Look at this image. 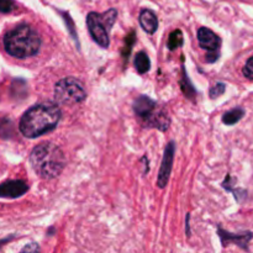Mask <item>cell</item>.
Returning a JSON list of instances; mask_svg holds the SVG:
<instances>
[{"label": "cell", "mask_w": 253, "mask_h": 253, "mask_svg": "<svg viewBox=\"0 0 253 253\" xmlns=\"http://www.w3.org/2000/svg\"><path fill=\"white\" fill-rule=\"evenodd\" d=\"M133 43H135V32H131V34L126 37L125 48H124V52H123L124 59H125L126 62H127L128 56H130V52H131V49H132Z\"/></svg>", "instance_id": "obj_18"}, {"label": "cell", "mask_w": 253, "mask_h": 253, "mask_svg": "<svg viewBox=\"0 0 253 253\" xmlns=\"http://www.w3.org/2000/svg\"><path fill=\"white\" fill-rule=\"evenodd\" d=\"M135 67L140 74H143L146 73V72L150 71L151 61L150 58H148L147 53H145V52H138V53L136 54Z\"/></svg>", "instance_id": "obj_13"}, {"label": "cell", "mask_w": 253, "mask_h": 253, "mask_svg": "<svg viewBox=\"0 0 253 253\" xmlns=\"http://www.w3.org/2000/svg\"><path fill=\"white\" fill-rule=\"evenodd\" d=\"M174 151H175V143L169 142L165 150V155H163L162 165H161L160 173H158L157 185L163 189L167 185L168 179H169L170 172H172L173 160H174Z\"/></svg>", "instance_id": "obj_9"}, {"label": "cell", "mask_w": 253, "mask_h": 253, "mask_svg": "<svg viewBox=\"0 0 253 253\" xmlns=\"http://www.w3.org/2000/svg\"><path fill=\"white\" fill-rule=\"evenodd\" d=\"M41 47V37L32 26L19 25L4 36V48L15 58L24 59L35 56Z\"/></svg>", "instance_id": "obj_3"}, {"label": "cell", "mask_w": 253, "mask_h": 253, "mask_svg": "<svg viewBox=\"0 0 253 253\" xmlns=\"http://www.w3.org/2000/svg\"><path fill=\"white\" fill-rule=\"evenodd\" d=\"M85 98L86 93L83 84L73 77L61 79L54 86V99L63 105L79 104Z\"/></svg>", "instance_id": "obj_5"}, {"label": "cell", "mask_w": 253, "mask_h": 253, "mask_svg": "<svg viewBox=\"0 0 253 253\" xmlns=\"http://www.w3.org/2000/svg\"><path fill=\"white\" fill-rule=\"evenodd\" d=\"M30 163L40 177L52 179L62 173L66 166V158L58 146L51 142H43L32 150Z\"/></svg>", "instance_id": "obj_2"}, {"label": "cell", "mask_w": 253, "mask_h": 253, "mask_svg": "<svg viewBox=\"0 0 253 253\" xmlns=\"http://www.w3.org/2000/svg\"><path fill=\"white\" fill-rule=\"evenodd\" d=\"M140 24L147 34H155L158 29V19L155 12L145 9L140 14Z\"/></svg>", "instance_id": "obj_11"}, {"label": "cell", "mask_w": 253, "mask_h": 253, "mask_svg": "<svg viewBox=\"0 0 253 253\" xmlns=\"http://www.w3.org/2000/svg\"><path fill=\"white\" fill-rule=\"evenodd\" d=\"M61 120V110L53 103H41L30 108L22 115L19 128L27 138H35L49 132Z\"/></svg>", "instance_id": "obj_1"}, {"label": "cell", "mask_w": 253, "mask_h": 253, "mask_svg": "<svg viewBox=\"0 0 253 253\" xmlns=\"http://www.w3.org/2000/svg\"><path fill=\"white\" fill-rule=\"evenodd\" d=\"M12 123L9 119H2L0 120V136L2 138H9L12 133Z\"/></svg>", "instance_id": "obj_16"}, {"label": "cell", "mask_w": 253, "mask_h": 253, "mask_svg": "<svg viewBox=\"0 0 253 253\" xmlns=\"http://www.w3.org/2000/svg\"><path fill=\"white\" fill-rule=\"evenodd\" d=\"M226 85L224 83H216L211 89H210V96L211 98H217V96L222 95L225 93Z\"/></svg>", "instance_id": "obj_19"}, {"label": "cell", "mask_w": 253, "mask_h": 253, "mask_svg": "<svg viewBox=\"0 0 253 253\" xmlns=\"http://www.w3.org/2000/svg\"><path fill=\"white\" fill-rule=\"evenodd\" d=\"M183 46V34L180 30H175L172 34L169 35V39H168V48L170 51L178 48V47Z\"/></svg>", "instance_id": "obj_15"}, {"label": "cell", "mask_w": 253, "mask_h": 253, "mask_svg": "<svg viewBox=\"0 0 253 253\" xmlns=\"http://www.w3.org/2000/svg\"><path fill=\"white\" fill-rule=\"evenodd\" d=\"M180 84H182L183 93H184L185 95H187L189 99L194 98L195 89H194V86L192 85V83H190L189 78H188L187 72H185L184 67H183V71H182V83H180Z\"/></svg>", "instance_id": "obj_14"}, {"label": "cell", "mask_w": 253, "mask_h": 253, "mask_svg": "<svg viewBox=\"0 0 253 253\" xmlns=\"http://www.w3.org/2000/svg\"><path fill=\"white\" fill-rule=\"evenodd\" d=\"M10 240H11V237H9V239H4V240H0V249H1L2 246H4L5 244H6V242H9Z\"/></svg>", "instance_id": "obj_23"}, {"label": "cell", "mask_w": 253, "mask_h": 253, "mask_svg": "<svg viewBox=\"0 0 253 253\" xmlns=\"http://www.w3.org/2000/svg\"><path fill=\"white\" fill-rule=\"evenodd\" d=\"M15 7V2L12 0H0V12H11Z\"/></svg>", "instance_id": "obj_21"}, {"label": "cell", "mask_w": 253, "mask_h": 253, "mask_svg": "<svg viewBox=\"0 0 253 253\" xmlns=\"http://www.w3.org/2000/svg\"><path fill=\"white\" fill-rule=\"evenodd\" d=\"M133 111L148 127H156L166 131L170 124L167 111L158 108L157 103L148 96L140 95L136 98L133 101Z\"/></svg>", "instance_id": "obj_4"}, {"label": "cell", "mask_w": 253, "mask_h": 253, "mask_svg": "<svg viewBox=\"0 0 253 253\" xmlns=\"http://www.w3.org/2000/svg\"><path fill=\"white\" fill-rule=\"evenodd\" d=\"M198 40L203 49L208 51L207 61L215 62L220 56V46H221V39L208 27H200L198 31Z\"/></svg>", "instance_id": "obj_7"}, {"label": "cell", "mask_w": 253, "mask_h": 253, "mask_svg": "<svg viewBox=\"0 0 253 253\" xmlns=\"http://www.w3.org/2000/svg\"><path fill=\"white\" fill-rule=\"evenodd\" d=\"M20 253H40V246L36 242H31V244L26 245Z\"/></svg>", "instance_id": "obj_22"}, {"label": "cell", "mask_w": 253, "mask_h": 253, "mask_svg": "<svg viewBox=\"0 0 253 253\" xmlns=\"http://www.w3.org/2000/svg\"><path fill=\"white\" fill-rule=\"evenodd\" d=\"M86 25H88L89 34L93 37L94 41L103 48H108L109 43V29L104 21L103 16L96 12H90L86 16Z\"/></svg>", "instance_id": "obj_6"}, {"label": "cell", "mask_w": 253, "mask_h": 253, "mask_svg": "<svg viewBox=\"0 0 253 253\" xmlns=\"http://www.w3.org/2000/svg\"><path fill=\"white\" fill-rule=\"evenodd\" d=\"M242 73H244V76L246 77L247 79L253 81V57L249 58V61L246 62L244 69H242Z\"/></svg>", "instance_id": "obj_20"}, {"label": "cell", "mask_w": 253, "mask_h": 253, "mask_svg": "<svg viewBox=\"0 0 253 253\" xmlns=\"http://www.w3.org/2000/svg\"><path fill=\"white\" fill-rule=\"evenodd\" d=\"M244 116H245V110L239 106V108H235L232 109V110L225 113L224 116H222V123H224L225 125H229V126L235 125V124L239 123Z\"/></svg>", "instance_id": "obj_12"}, {"label": "cell", "mask_w": 253, "mask_h": 253, "mask_svg": "<svg viewBox=\"0 0 253 253\" xmlns=\"http://www.w3.org/2000/svg\"><path fill=\"white\" fill-rule=\"evenodd\" d=\"M29 190L26 183L24 180H7L0 184V198H19L24 195Z\"/></svg>", "instance_id": "obj_10"}, {"label": "cell", "mask_w": 253, "mask_h": 253, "mask_svg": "<svg viewBox=\"0 0 253 253\" xmlns=\"http://www.w3.org/2000/svg\"><path fill=\"white\" fill-rule=\"evenodd\" d=\"M101 16H103V19H104V21H105L108 29L110 30L111 27H113L114 22L116 21V17H118V11H116L115 9H110V10H108L106 12H104V14H101Z\"/></svg>", "instance_id": "obj_17"}, {"label": "cell", "mask_w": 253, "mask_h": 253, "mask_svg": "<svg viewBox=\"0 0 253 253\" xmlns=\"http://www.w3.org/2000/svg\"><path fill=\"white\" fill-rule=\"evenodd\" d=\"M217 234L221 240L222 247H227L229 245L234 244L245 251H249V244L253 239V234L250 231L241 232V234H232V232L226 231L221 227H217Z\"/></svg>", "instance_id": "obj_8"}]
</instances>
